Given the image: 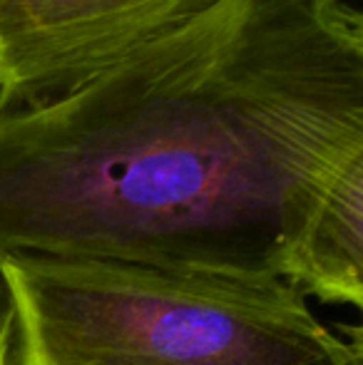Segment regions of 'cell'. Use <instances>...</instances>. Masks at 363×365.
Masks as SVG:
<instances>
[{"mask_svg": "<svg viewBox=\"0 0 363 365\" xmlns=\"http://www.w3.org/2000/svg\"><path fill=\"white\" fill-rule=\"evenodd\" d=\"M361 145V8L209 0L65 95L0 100V259L289 281Z\"/></svg>", "mask_w": 363, "mask_h": 365, "instance_id": "1", "label": "cell"}, {"mask_svg": "<svg viewBox=\"0 0 363 365\" xmlns=\"http://www.w3.org/2000/svg\"><path fill=\"white\" fill-rule=\"evenodd\" d=\"M15 365H361L286 279L5 256Z\"/></svg>", "mask_w": 363, "mask_h": 365, "instance_id": "2", "label": "cell"}, {"mask_svg": "<svg viewBox=\"0 0 363 365\" xmlns=\"http://www.w3.org/2000/svg\"><path fill=\"white\" fill-rule=\"evenodd\" d=\"M209 0H0V100L60 97Z\"/></svg>", "mask_w": 363, "mask_h": 365, "instance_id": "3", "label": "cell"}, {"mask_svg": "<svg viewBox=\"0 0 363 365\" xmlns=\"http://www.w3.org/2000/svg\"><path fill=\"white\" fill-rule=\"evenodd\" d=\"M289 281L301 291L363 308V145L321 194L296 246Z\"/></svg>", "mask_w": 363, "mask_h": 365, "instance_id": "4", "label": "cell"}, {"mask_svg": "<svg viewBox=\"0 0 363 365\" xmlns=\"http://www.w3.org/2000/svg\"><path fill=\"white\" fill-rule=\"evenodd\" d=\"M13 346H15V298L3 264H0V365H10Z\"/></svg>", "mask_w": 363, "mask_h": 365, "instance_id": "5", "label": "cell"}, {"mask_svg": "<svg viewBox=\"0 0 363 365\" xmlns=\"http://www.w3.org/2000/svg\"><path fill=\"white\" fill-rule=\"evenodd\" d=\"M349 338H351L349 346L356 351V356L363 358V308H361V318H359V323L349 328Z\"/></svg>", "mask_w": 363, "mask_h": 365, "instance_id": "6", "label": "cell"}, {"mask_svg": "<svg viewBox=\"0 0 363 365\" xmlns=\"http://www.w3.org/2000/svg\"><path fill=\"white\" fill-rule=\"evenodd\" d=\"M359 361H361V365H363V358H359Z\"/></svg>", "mask_w": 363, "mask_h": 365, "instance_id": "7", "label": "cell"}]
</instances>
